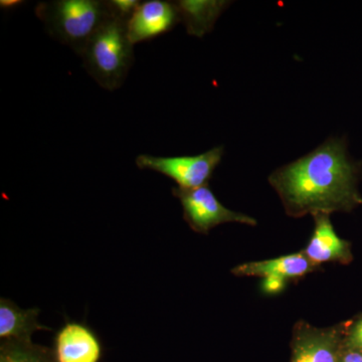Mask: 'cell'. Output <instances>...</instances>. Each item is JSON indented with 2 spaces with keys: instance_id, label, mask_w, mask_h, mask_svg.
<instances>
[{
  "instance_id": "6da1fadb",
  "label": "cell",
  "mask_w": 362,
  "mask_h": 362,
  "mask_svg": "<svg viewBox=\"0 0 362 362\" xmlns=\"http://www.w3.org/2000/svg\"><path fill=\"white\" fill-rule=\"evenodd\" d=\"M359 166L350 157L342 138H330L306 156L274 171L270 185L278 192L286 213L306 214L350 211L362 204Z\"/></svg>"
},
{
  "instance_id": "7a4b0ae2",
  "label": "cell",
  "mask_w": 362,
  "mask_h": 362,
  "mask_svg": "<svg viewBox=\"0 0 362 362\" xmlns=\"http://www.w3.org/2000/svg\"><path fill=\"white\" fill-rule=\"evenodd\" d=\"M35 14L45 30L78 56L86 45L113 18L107 1L101 0H52L40 2Z\"/></svg>"
},
{
  "instance_id": "3957f363",
  "label": "cell",
  "mask_w": 362,
  "mask_h": 362,
  "mask_svg": "<svg viewBox=\"0 0 362 362\" xmlns=\"http://www.w3.org/2000/svg\"><path fill=\"white\" fill-rule=\"evenodd\" d=\"M133 47L127 21L113 16L90 39L81 57L86 71L98 85L113 92L124 84L134 63Z\"/></svg>"
},
{
  "instance_id": "277c9868",
  "label": "cell",
  "mask_w": 362,
  "mask_h": 362,
  "mask_svg": "<svg viewBox=\"0 0 362 362\" xmlns=\"http://www.w3.org/2000/svg\"><path fill=\"white\" fill-rule=\"evenodd\" d=\"M223 147L218 146L194 156L162 157L141 154L136 158L139 169H149L175 181L185 189L207 185L223 156Z\"/></svg>"
},
{
  "instance_id": "5b68a950",
  "label": "cell",
  "mask_w": 362,
  "mask_h": 362,
  "mask_svg": "<svg viewBox=\"0 0 362 362\" xmlns=\"http://www.w3.org/2000/svg\"><path fill=\"white\" fill-rule=\"evenodd\" d=\"M173 194L180 199L183 218L194 232L209 233L211 228L226 223L256 226L251 216L226 209L207 185L194 189L175 187Z\"/></svg>"
},
{
  "instance_id": "8992f818",
  "label": "cell",
  "mask_w": 362,
  "mask_h": 362,
  "mask_svg": "<svg viewBox=\"0 0 362 362\" xmlns=\"http://www.w3.org/2000/svg\"><path fill=\"white\" fill-rule=\"evenodd\" d=\"M180 23V16L175 2L141 1L127 23L128 37L133 45L147 42L170 32Z\"/></svg>"
},
{
  "instance_id": "52a82bcc",
  "label": "cell",
  "mask_w": 362,
  "mask_h": 362,
  "mask_svg": "<svg viewBox=\"0 0 362 362\" xmlns=\"http://www.w3.org/2000/svg\"><path fill=\"white\" fill-rule=\"evenodd\" d=\"M58 362H100L103 346L96 332L83 322L66 320L54 338Z\"/></svg>"
},
{
  "instance_id": "ba28073f",
  "label": "cell",
  "mask_w": 362,
  "mask_h": 362,
  "mask_svg": "<svg viewBox=\"0 0 362 362\" xmlns=\"http://www.w3.org/2000/svg\"><path fill=\"white\" fill-rule=\"evenodd\" d=\"M296 329L291 362H339L341 333L337 328L318 329L302 324Z\"/></svg>"
},
{
  "instance_id": "9c48e42d",
  "label": "cell",
  "mask_w": 362,
  "mask_h": 362,
  "mask_svg": "<svg viewBox=\"0 0 362 362\" xmlns=\"http://www.w3.org/2000/svg\"><path fill=\"white\" fill-rule=\"evenodd\" d=\"M304 254L314 265L328 262L346 264L352 259L350 245L338 237L328 214L315 216V230Z\"/></svg>"
},
{
  "instance_id": "30bf717a",
  "label": "cell",
  "mask_w": 362,
  "mask_h": 362,
  "mask_svg": "<svg viewBox=\"0 0 362 362\" xmlns=\"http://www.w3.org/2000/svg\"><path fill=\"white\" fill-rule=\"evenodd\" d=\"M40 309H21L7 298L0 299V339L32 340L35 331H52L39 322Z\"/></svg>"
},
{
  "instance_id": "8fae6325",
  "label": "cell",
  "mask_w": 362,
  "mask_h": 362,
  "mask_svg": "<svg viewBox=\"0 0 362 362\" xmlns=\"http://www.w3.org/2000/svg\"><path fill=\"white\" fill-rule=\"evenodd\" d=\"M314 264L305 254H293L268 261L252 262L233 269L237 276L255 277H278L282 279L301 277L312 272Z\"/></svg>"
},
{
  "instance_id": "7c38bea8",
  "label": "cell",
  "mask_w": 362,
  "mask_h": 362,
  "mask_svg": "<svg viewBox=\"0 0 362 362\" xmlns=\"http://www.w3.org/2000/svg\"><path fill=\"white\" fill-rule=\"evenodd\" d=\"M228 4V1H175L180 21L185 23L188 35L197 37H202L213 30L214 23Z\"/></svg>"
},
{
  "instance_id": "4fadbf2b",
  "label": "cell",
  "mask_w": 362,
  "mask_h": 362,
  "mask_svg": "<svg viewBox=\"0 0 362 362\" xmlns=\"http://www.w3.org/2000/svg\"><path fill=\"white\" fill-rule=\"evenodd\" d=\"M0 362H58L54 350L32 340H4L0 344Z\"/></svg>"
},
{
  "instance_id": "5bb4252c",
  "label": "cell",
  "mask_w": 362,
  "mask_h": 362,
  "mask_svg": "<svg viewBox=\"0 0 362 362\" xmlns=\"http://www.w3.org/2000/svg\"><path fill=\"white\" fill-rule=\"evenodd\" d=\"M107 4H108L114 18L128 23L141 1L139 0H109Z\"/></svg>"
},
{
  "instance_id": "9a60e30c",
  "label": "cell",
  "mask_w": 362,
  "mask_h": 362,
  "mask_svg": "<svg viewBox=\"0 0 362 362\" xmlns=\"http://www.w3.org/2000/svg\"><path fill=\"white\" fill-rule=\"evenodd\" d=\"M345 343H346L349 350H354V351L362 354V318L357 320L350 328Z\"/></svg>"
},
{
  "instance_id": "2e32d148",
  "label": "cell",
  "mask_w": 362,
  "mask_h": 362,
  "mask_svg": "<svg viewBox=\"0 0 362 362\" xmlns=\"http://www.w3.org/2000/svg\"><path fill=\"white\" fill-rule=\"evenodd\" d=\"M284 279L278 277H268L265 278L263 287L267 292L275 293L280 291L284 287Z\"/></svg>"
},
{
  "instance_id": "e0dca14e",
  "label": "cell",
  "mask_w": 362,
  "mask_h": 362,
  "mask_svg": "<svg viewBox=\"0 0 362 362\" xmlns=\"http://www.w3.org/2000/svg\"><path fill=\"white\" fill-rule=\"evenodd\" d=\"M339 362H362V354L354 351V350H349L347 354L340 357Z\"/></svg>"
},
{
  "instance_id": "ac0fdd59",
  "label": "cell",
  "mask_w": 362,
  "mask_h": 362,
  "mask_svg": "<svg viewBox=\"0 0 362 362\" xmlns=\"http://www.w3.org/2000/svg\"><path fill=\"white\" fill-rule=\"evenodd\" d=\"M23 4V1L21 0H1L0 1V6L2 9H7V11H11V9L16 8V7L21 6Z\"/></svg>"
}]
</instances>
